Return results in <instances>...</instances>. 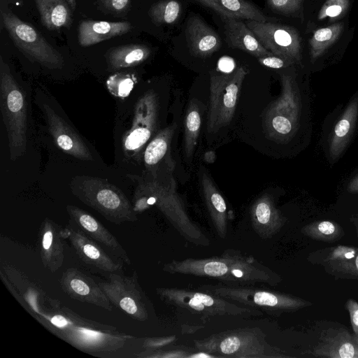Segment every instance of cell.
Returning a JSON list of instances; mask_svg holds the SVG:
<instances>
[{
    "label": "cell",
    "mask_w": 358,
    "mask_h": 358,
    "mask_svg": "<svg viewBox=\"0 0 358 358\" xmlns=\"http://www.w3.org/2000/svg\"><path fill=\"white\" fill-rule=\"evenodd\" d=\"M355 348L354 345L350 343L342 345L338 350L339 357L343 358L353 357L355 356Z\"/></svg>",
    "instance_id": "d590c367"
},
{
    "label": "cell",
    "mask_w": 358,
    "mask_h": 358,
    "mask_svg": "<svg viewBox=\"0 0 358 358\" xmlns=\"http://www.w3.org/2000/svg\"><path fill=\"white\" fill-rule=\"evenodd\" d=\"M262 45L272 54L302 66L305 58L304 29L278 21L245 22Z\"/></svg>",
    "instance_id": "8992f818"
},
{
    "label": "cell",
    "mask_w": 358,
    "mask_h": 358,
    "mask_svg": "<svg viewBox=\"0 0 358 358\" xmlns=\"http://www.w3.org/2000/svg\"><path fill=\"white\" fill-rule=\"evenodd\" d=\"M201 127V115L197 104L192 101L187 110L185 121V151L187 158L194 152Z\"/></svg>",
    "instance_id": "484cf974"
},
{
    "label": "cell",
    "mask_w": 358,
    "mask_h": 358,
    "mask_svg": "<svg viewBox=\"0 0 358 358\" xmlns=\"http://www.w3.org/2000/svg\"><path fill=\"white\" fill-rule=\"evenodd\" d=\"M247 74L240 66L231 73L212 71L210 81V98L207 115V131L217 132L231 121L238 94Z\"/></svg>",
    "instance_id": "5b68a950"
},
{
    "label": "cell",
    "mask_w": 358,
    "mask_h": 358,
    "mask_svg": "<svg viewBox=\"0 0 358 358\" xmlns=\"http://www.w3.org/2000/svg\"><path fill=\"white\" fill-rule=\"evenodd\" d=\"M313 0H266L268 8L279 15L295 19L303 27Z\"/></svg>",
    "instance_id": "d4e9b609"
},
{
    "label": "cell",
    "mask_w": 358,
    "mask_h": 358,
    "mask_svg": "<svg viewBox=\"0 0 358 358\" xmlns=\"http://www.w3.org/2000/svg\"><path fill=\"white\" fill-rule=\"evenodd\" d=\"M189 304L191 307L196 310H201L203 307V304L195 297L190 299L189 301Z\"/></svg>",
    "instance_id": "60d3db41"
},
{
    "label": "cell",
    "mask_w": 358,
    "mask_h": 358,
    "mask_svg": "<svg viewBox=\"0 0 358 358\" xmlns=\"http://www.w3.org/2000/svg\"><path fill=\"white\" fill-rule=\"evenodd\" d=\"M348 190L351 193H358V175L350 180Z\"/></svg>",
    "instance_id": "ab89813d"
},
{
    "label": "cell",
    "mask_w": 358,
    "mask_h": 358,
    "mask_svg": "<svg viewBox=\"0 0 358 358\" xmlns=\"http://www.w3.org/2000/svg\"><path fill=\"white\" fill-rule=\"evenodd\" d=\"M42 24L50 30L68 27L72 22L69 4L65 0H34Z\"/></svg>",
    "instance_id": "7402d4cb"
},
{
    "label": "cell",
    "mask_w": 358,
    "mask_h": 358,
    "mask_svg": "<svg viewBox=\"0 0 358 358\" xmlns=\"http://www.w3.org/2000/svg\"><path fill=\"white\" fill-rule=\"evenodd\" d=\"M281 93L267 108L263 116V127L271 140L289 141L299 127L301 97L294 71L280 74Z\"/></svg>",
    "instance_id": "277c9868"
},
{
    "label": "cell",
    "mask_w": 358,
    "mask_h": 358,
    "mask_svg": "<svg viewBox=\"0 0 358 358\" xmlns=\"http://www.w3.org/2000/svg\"><path fill=\"white\" fill-rule=\"evenodd\" d=\"M59 284L62 291L71 299L112 311L113 305L99 283L78 268L65 270Z\"/></svg>",
    "instance_id": "7c38bea8"
},
{
    "label": "cell",
    "mask_w": 358,
    "mask_h": 358,
    "mask_svg": "<svg viewBox=\"0 0 358 358\" xmlns=\"http://www.w3.org/2000/svg\"><path fill=\"white\" fill-rule=\"evenodd\" d=\"M258 62L266 67L276 69L290 67L295 64L293 62L289 59L273 54L258 57Z\"/></svg>",
    "instance_id": "f1b7e54d"
},
{
    "label": "cell",
    "mask_w": 358,
    "mask_h": 358,
    "mask_svg": "<svg viewBox=\"0 0 358 358\" xmlns=\"http://www.w3.org/2000/svg\"><path fill=\"white\" fill-rule=\"evenodd\" d=\"M158 115L157 95L149 91L137 101L130 127L123 136L122 148L126 154H141L157 130Z\"/></svg>",
    "instance_id": "9c48e42d"
},
{
    "label": "cell",
    "mask_w": 358,
    "mask_h": 358,
    "mask_svg": "<svg viewBox=\"0 0 358 358\" xmlns=\"http://www.w3.org/2000/svg\"><path fill=\"white\" fill-rule=\"evenodd\" d=\"M74 224L86 235L104 246L123 263L130 265L131 259L118 240L95 217L82 208L73 205L66 206Z\"/></svg>",
    "instance_id": "4fadbf2b"
},
{
    "label": "cell",
    "mask_w": 358,
    "mask_h": 358,
    "mask_svg": "<svg viewBox=\"0 0 358 358\" xmlns=\"http://www.w3.org/2000/svg\"><path fill=\"white\" fill-rule=\"evenodd\" d=\"M185 36L189 51L194 57H209L222 47L217 33L198 15L188 18Z\"/></svg>",
    "instance_id": "9a60e30c"
},
{
    "label": "cell",
    "mask_w": 358,
    "mask_h": 358,
    "mask_svg": "<svg viewBox=\"0 0 358 358\" xmlns=\"http://www.w3.org/2000/svg\"><path fill=\"white\" fill-rule=\"evenodd\" d=\"M194 297L197 299L206 306H210L213 304V299L208 295L196 293L194 295Z\"/></svg>",
    "instance_id": "74e56055"
},
{
    "label": "cell",
    "mask_w": 358,
    "mask_h": 358,
    "mask_svg": "<svg viewBox=\"0 0 358 358\" xmlns=\"http://www.w3.org/2000/svg\"><path fill=\"white\" fill-rule=\"evenodd\" d=\"M103 7L111 12L120 13L125 11L129 6L130 0H99Z\"/></svg>",
    "instance_id": "4dcf8cb0"
},
{
    "label": "cell",
    "mask_w": 358,
    "mask_h": 358,
    "mask_svg": "<svg viewBox=\"0 0 358 358\" xmlns=\"http://www.w3.org/2000/svg\"><path fill=\"white\" fill-rule=\"evenodd\" d=\"M181 6L176 0H162L153 4L149 10V15L157 25L173 24L179 17Z\"/></svg>",
    "instance_id": "4316f807"
},
{
    "label": "cell",
    "mask_w": 358,
    "mask_h": 358,
    "mask_svg": "<svg viewBox=\"0 0 358 358\" xmlns=\"http://www.w3.org/2000/svg\"><path fill=\"white\" fill-rule=\"evenodd\" d=\"M317 230L322 235L331 236L336 232V228L331 222L322 221L317 224Z\"/></svg>",
    "instance_id": "e575fe53"
},
{
    "label": "cell",
    "mask_w": 358,
    "mask_h": 358,
    "mask_svg": "<svg viewBox=\"0 0 358 358\" xmlns=\"http://www.w3.org/2000/svg\"><path fill=\"white\" fill-rule=\"evenodd\" d=\"M136 78L128 73H117L110 76L106 85L112 94L119 98L127 96L134 88Z\"/></svg>",
    "instance_id": "83f0119b"
},
{
    "label": "cell",
    "mask_w": 358,
    "mask_h": 358,
    "mask_svg": "<svg viewBox=\"0 0 358 358\" xmlns=\"http://www.w3.org/2000/svg\"><path fill=\"white\" fill-rule=\"evenodd\" d=\"M253 299L255 303L262 306H274L278 303L277 297L266 292H257Z\"/></svg>",
    "instance_id": "d6a6232c"
},
{
    "label": "cell",
    "mask_w": 358,
    "mask_h": 358,
    "mask_svg": "<svg viewBox=\"0 0 358 358\" xmlns=\"http://www.w3.org/2000/svg\"><path fill=\"white\" fill-rule=\"evenodd\" d=\"M227 271V266L222 262H211L207 263L204 266V272L211 276L222 275Z\"/></svg>",
    "instance_id": "1f68e13d"
},
{
    "label": "cell",
    "mask_w": 358,
    "mask_h": 358,
    "mask_svg": "<svg viewBox=\"0 0 358 358\" xmlns=\"http://www.w3.org/2000/svg\"><path fill=\"white\" fill-rule=\"evenodd\" d=\"M0 106L10 149L15 160L26 150L28 130V110L25 94L1 57Z\"/></svg>",
    "instance_id": "7a4b0ae2"
},
{
    "label": "cell",
    "mask_w": 358,
    "mask_h": 358,
    "mask_svg": "<svg viewBox=\"0 0 358 358\" xmlns=\"http://www.w3.org/2000/svg\"><path fill=\"white\" fill-rule=\"evenodd\" d=\"M219 67L223 73H229L233 71L234 63L230 59H223L220 62Z\"/></svg>",
    "instance_id": "8d00e7d4"
},
{
    "label": "cell",
    "mask_w": 358,
    "mask_h": 358,
    "mask_svg": "<svg viewBox=\"0 0 358 358\" xmlns=\"http://www.w3.org/2000/svg\"><path fill=\"white\" fill-rule=\"evenodd\" d=\"M355 266L358 271V255L357 256L356 259H355Z\"/></svg>",
    "instance_id": "f6af8a7d"
},
{
    "label": "cell",
    "mask_w": 358,
    "mask_h": 358,
    "mask_svg": "<svg viewBox=\"0 0 358 358\" xmlns=\"http://www.w3.org/2000/svg\"><path fill=\"white\" fill-rule=\"evenodd\" d=\"M23 306L45 329L85 352H103L122 348L131 336L111 325L86 319L46 296L32 284L20 290Z\"/></svg>",
    "instance_id": "6da1fadb"
},
{
    "label": "cell",
    "mask_w": 358,
    "mask_h": 358,
    "mask_svg": "<svg viewBox=\"0 0 358 358\" xmlns=\"http://www.w3.org/2000/svg\"><path fill=\"white\" fill-rule=\"evenodd\" d=\"M176 126L172 124L159 131L149 142L143 152V161L150 175L156 174L159 165L169 152Z\"/></svg>",
    "instance_id": "603a6c76"
},
{
    "label": "cell",
    "mask_w": 358,
    "mask_h": 358,
    "mask_svg": "<svg viewBox=\"0 0 358 358\" xmlns=\"http://www.w3.org/2000/svg\"><path fill=\"white\" fill-rule=\"evenodd\" d=\"M210 8L220 17L246 19L259 22L273 21L261 9L247 0H194Z\"/></svg>",
    "instance_id": "44dd1931"
},
{
    "label": "cell",
    "mask_w": 358,
    "mask_h": 358,
    "mask_svg": "<svg viewBox=\"0 0 358 358\" xmlns=\"http://www.w3.org/2000/svg\"><path fill=\"white\" fill-rule=\"evenodd\" d=\"M350 310L352 326L355 331L358 333V307L350 308Z\"/></svg>",
    "instance_id": "f35d334b"
},
{
    "label": "cell",
    "mask_w": 358,
    "mask_h": 358,
    "mask_svg": "<svg viewBox=\"0 0 358 358\" xmlns=\"http://www.w3.org/2000/svg\"><path fill=\"white\" fill-rule=\"evenodd\" d=\"M355 28L349 18L305 33V57L314 66L341 56L352 41Z\"/></svg>",
    "instance_id": "ba28073f"
},
{
    "label": "cell",
    "mask_w": 358,
    "mask_h": 358,
    "mask_svg": "<svg viewBox=\"0 0 358 358\" xmlns=\"http://www.w3.org/2000/svg\"><path fill=\"white\" fill-rule=\"evenodd\" d=\"M131 25L129 22H107L85 20L78 29V38L83 47L90 46L102 41L129 32Z\"/></svg>",
    "instance_id": "ffe728a7"
},
{
    "label": "cell",
    "mask_w": 358,
    "mask_h": 358,
    "mask_svg": "<svg viewBox=\"0 0 358 358\" xmlns=\"http://www.w3.org/2000/svg\"><path fill=\"white\" fill-rule=\"evenodd\" d=\"M193 357H208V356L206 355H203V354H201V355H194Z\"/></svg>",
    "instance_id": "ee69618b"
},
{
    "label": "cell",
    "mask_w": 358,
    "mask_h": 358,
    "mask_svg": "<svg viewBox=\"0 0 358 358\" xmlns=\"http://www.w3.org/2000/svg\"><path fill=\"white\" fill-rule=\"evenodd\" d=\"M255 215L261 224L268 222L271 215V207L266 199H261L255 206Z\"/></svg>",
    "instance_id": "f546056e"
},
{
    "label": "cell",
    "mask_w": 358,
    "mask_h": 358,
    "mask_svg": "<svg viewBox=\"0 0 358 358\" xmlns=\"http://www.w3.org/2000/svg\"><path fill=\"white\" fill-rule=\"evenodd\" d=\"M232 273L235 276L238 278L242 277L243 275V272L240 270H233Z\"/></svg>",
    "instance_id": "7bdbcfd3"
},
{
    "label": "cell",
    "mask_w": 358,
    "mask_h": 358,
    "mask_svg": "<svg viewBox=\"0 0 358 358\" xmlns=\"http://www.w3.org/2000/svg\"><path fill=\"white\" fill-rule=\"evenodd\" d=\"M63 236L67 239L78 257L85 263L105 272L120 273L123 262L110 257L97 242L81 231L71 220L62 229Z\"/></svg>",
    "instance_id": "8fae6325"
},
{
    "label": "cell",
    "mask_w": 358,
    "mask_h": 358,
    "mask_svg": "<svg viewBox=\"0 0 358 358\" xmlns=\"http://www.w3.org/2000/svg\"><path fill=\"white\" fill-rule=\"evenodd\" d=\"M48 130L62 150L77 159L92 160V153L78 134L48 105L43 108Z\"/></svg>",
    "instance_id": "5bb4252c"
},
{
    "label": "cell",
    "mask_w": 358,
    "mask_h": 358,
    "mask_svg": "<svg viewBox=\"0 0 358 358\" xmlns=\"http://www.w3.org/2000/svg\"><path fill=\"white\" fill-rule=\"evenodd\" d=\"M68 3L69 4L70 7L71 8L72 10H74L75 8H76V0H66Z\"/></svg>",
    "instance_id": "b9f144b4"
},
{
    "label": "cell",
    "mask_w": 358,
    "mask_h": 358,
    "mask_svg": "<svg viewBox=\"0 0 358 358\" xmlns=\"http://www.w3.org/2000/svg\"><path fill=\"white\" fill-rule=\"evenodd\" d=\"M240 344V341L237 337L231 336L222 341L220 349L224 354H231L238 350Z\"/></svg>",
    "instance_id": "836d02e7"
},
{
    "label": "cell",
    "mask_w": 358,
    "mask_h": 358,
    "mask_svg": "<svg viewBox=\"0 0 358 358\" xmlns=\"http://www.w3.org/2000/svg\"><path fill=\"white\" fill-rule=\"evenodd\" d=\"M1 20L16 46L24 53L48 68L63 66L61 54L31 24L10 12L1 11Z\"/></svg>",
    "instance_id": "52a82bcc"
},
{
    "label": "cell",
    "mask_w": 358,
    "mask_h": 358,
    "mask_svg": "<svg viewBox=\"0 0 358 358\" xmlns=\"http://www.w3.org/2000/svg\"><path fill=\"white\" fill-rule=\"evenodd\" d=\"M62 229L49 218L42 222L38 233V249L44 267L51 273L63 265L64 250Z\"/></svg>",
    "instance_id": "2e32d148"
},
{
    "label": "cell",
    "mask_w": 358,
    "mask_h": 358,
    "mask_svg": "<svg viewBox=\"0 0 358 358\" xmlns=\"http://www.w3.org/2000/svg\"><path fill=\"white\" fill-rule=\"evenodd\" d=\"M99 285L112 305L135 320L145 318L136 274L125 276L112 273L109 274L108 281L101 282Z\"/></svg>",
    "instance_id": "30bf717a"
},
{
    "label": "cell",
    "mask_w": 358,
    "mask_h": 358,
    "mask_svg": "<svg viewBox=\"0 0 358 358\" xmlns=\"http://www.w3.org/2000/svg\"><path fill=\"white\" fill-rule=\"evenodd\" d=\"M357 117L358 94L350 101L329 136V154L332 160H336L345 150L353 134Z\"/></svg>",
    "instance_id": "d6986e66"
},
{
    "label": "cell",
    "mask_w": 358,
    "mask_h": 358,
    "mask_svg": "<svg viewBox=\"0 0 358 358\" xmlns=\"http://www.w3.org/2000/svg\"><path fill=\"white\" fill-rule=\"evenodd\" d=\"M352 5L353 0H313L304 33L349 18Z\"/></svg>",
    "instance_id": "e0dca14e"
},
{
    "label": "cell",
    "mask_w": 358,
    "mask_h": 358,
    "mask_svg": "<svg viewBox=\"0 0 358 358\" xmlns=\"http://www.w3.org/2000/svg\"><path fill=\"white\" fill-rule=\"evenodd\" d=\"M71 190L82 202L116 224L136 220L134 206L126 195L107 180L92 176L73 179Z\"/></svg>",
    "instance_id": "3957f363"
},
{
    "label": "cell",
    "mask_w": 358,
    "mask_h": 358,
    "mask_svg": "<svg viewBox=\"0 0 358 358\" xmlns=\"http://www.w3.org/2000/svg\"><path fill=\"white\" fill-rule=\"evenodd\" d=\"M150 49L141 44H131L113 48L108 60L113 69L136 66L144 62L150 55Z\"/></svg>",
    "instance_id": "cb8c5ba5"
},
{
    "label": "cell",
    "mask_w": 358,
    "mask_h": 358,
    "mask_svg": "<svg viewBox=\"0 0 358 358\" xmlns=\"http://www.w3.org/2000/svg\"><path fill=\"white\" fill-rule=\"evenodd\" d=\"M220 17L224 24L225 41L229 48L238 49L257 58L272 55L262 45L242 19Z\"/></svg>",
    "instance_id": "ac0fdd59"
}]
</instances>
